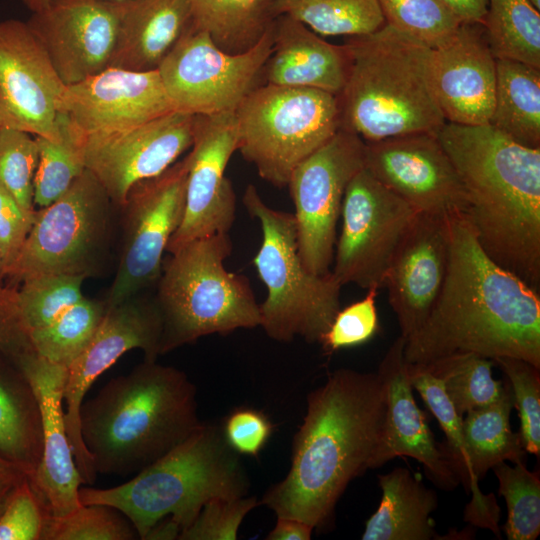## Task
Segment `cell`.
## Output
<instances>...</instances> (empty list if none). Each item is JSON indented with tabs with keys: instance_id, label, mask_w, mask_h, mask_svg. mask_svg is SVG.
Masks as SVG:
<instances>
[{
	"instance_id": "obj_1",
	"label": "cell",
	"mask_w": 540,
	"mask_h": 540,
	"mask_svg": "<svg viewBox=\"0 0 540 540\" xmlns=\"http://www.w3.org/2000/svg\"><path fill=\"white\" fill-rule=\"evenodd\" d=\"M447 273L404 358L426 365L461 353L513 357L540 368V293L495 263L464 215L449 217Z\"/></svg>"
},
{
	"instance_id": "obj_2",
	"label": "cell",
	"mask_w": 540,
	"mask_h": 540,
	"mask_svg": "<svg viewBox=\"0 0 540 540\" xmlns=\"http://www.w3.org/2000/svg\"><path fill=\"white\" fill-rule=\"evenodd\" d=\"M386 402L379 374L348 368L332 372L307 396L303 423L293 438L291 467L260 504L276 516L322 529L356 477L371 469Z\"/></svg>"
},
{
	"instance_id": "obj_3",
	"label": "cell",
	"mask_w": 540,
	"mask_h": 540,
	"mask_svg": "<svg viewBox=\"0 0 540 540\" xmlns=\"http://www.w3.org/2000/svg\"><path fill=\"white\" fill-rule=\"evenodd\" d=\"M437 137L467 192L464 217L480 246L540 293V148L490 124L445 122Z\"/></svg>"
},
{
	"instance_id": "obj_4",
	"label": "cell",
	"mask_w": 540,
	"mask_h": 540,
	"mask_svg": "<svg viewBox=\"0 0 540 540\" xmlns=\"http://www.w3.org/2000/svg\"><path fill=\"white\" fill-rule=\"evenodd\" d=\"M197 390L172 366L144 360L80 408V434L96 473L137 474L200 424Z\"/></svg>"
},
{
	"instance_id": "obj_5",
	"label": "cell",
	"mask_w": 540,
	"mask_h": 540,
	"mask_svg": "<svg viewBox=\"0 0 540 540\" xmlns=\"http://www.w3.org/2000/svg\"><path fill=\"white\" fill-rule=\"evenodd\" d=\"M345 45L349 70L338 95L341 128L364 142L438 133L446 120L432 85V48L388 24Z\"/></svg>"
},
{
	"instance_id": "obj_6",
	"label": "cell",
	"mask_w": 540,
	"mask_h": 540,
	"mask_svg": "<svg viewBox=\"0 0 540 540\" xmlns=\"http://www.w3.org/2000/svg\"><path fill=\"white\" fill-rule=\"evenodd\" d=\"M249 486L241 457L227 443L221 424L201 422L184 441L130 481L105 489L80 487L79 499L83 505L117 509L145 540L165 518L182 533L207 501L247 496Z\"/></svg>"
},
{
	"instance_id": "obj_7",
	"label": "cell",
	"mask_w": 540,
	"mask_h": 540,
	"mask_svg": "<svg viewBox=\"0 0 540 540\" xmlns=\"http://www.w3.org/2000/svg\"><path fill=\"white\" fill-rule=\"evenodd\" d=\"M229 233L187 242L163 263L156 302L163 329L160 355L211 334L260 326L249 279L224 266L232 253Z\"/></svg>"
},
{
	"instance_id": "obj_8",
	"label": "cell",
	"mask_w": 540,
	"mask_h": 540,
	"mask_svg": "<svg viewBox=\"0 0 540 540\" xmlns=\"http://www.w3.org/2000/svg\"><path fill=\"white\" fill-rule=\"evenodd\" d=\"M242 202L262 230L253 259L267 289L259 304L260 326L276 341L290 342L300 336L308 343H319L341 309L342 285L331 272L319 275L304 266L293 213L268 206L252 184L245 188Z\"/></svg>"
},
{
	"instance_id": "obj_9",
	"label": "cell",
	"mask_w": 540,
	"mask_h": 540,
	"mask_svg": "<svg viewBox=\"0 0 540 540\" xmlns=\"http://www.w3.org/2000/svg\"><path fill=\"white\" fill-rule=\"evenodd\" d=\"M235 115L237 150L262 179L280 188L341 128L338 96L314 88L263 83Z\"/></svg>"
},
{
	"instance_id": "obj_10",
	"label": "cell",
	"mask_w": 540,
	"mask_h": 540,
	"mask_svg": "<svg viewBox=\"0 0 540 540\" xmlns=\"http://www.w3.org/2000/svg\"><path fill=\"white\" fill-rule=\"evenodd\" d=\"M111 200L85 169L51 205L36 210L32 227L7 276L93 275L107 246Z\"/></svg>"
},
{
	"instance_id": "obj_11",
	"label": "cell",
	"mask_w": 540,
	"mask_h": 540,
	"mask_svg": "<svg viewBox=\"0 0 540 540\" xmlns=\"http://www.w3.org/2000/svg\"><path fill=\"white\" fill-rule=\"evenodd\" d=\"M273 27L251 49L229 53L191 23L157 68L173 109L192 115L235 112L262 84Z\"/></svg>"
},
{
	"instance_id": "obj_12",
	"label": "cell",
	"mask_w": 540,
	"mask_h": 540,
	"mask_svg": "<svg viewBox=\"0 0 540 540\" xmlns=\"http://www.w3.org/2000/svg\"><path fill=\"white\" fill-rule=\"evenodd\" d=\"M416 212L362 168L347 186L331 273L342 285L383 286L391 261Z\"/></svg>"
},
{
	"instance_id": "obj_13",
	"label": "cell",
	"mask_w": 540,
	"mask_h": 540,
	"mask_svg": "<svg viewBox=\"0 0 540 540\" xmlns=\"http://www.w3.org/2000/svg\"><path fill=\"white\" fill-rule=\"evenodd\" d=\"M365 142L340 128L290 175L298 251L304 266L325 275L333 263L337 224L348 184L364 168Z\"/></svg>"
},
{
	"instance_id": "obj_14",
	"label": "cell",
	"mask_w": 540,
	"mask_h": 540,
	"mask_svg": "<svg viewBox=\"0 0 540 540\" xmlns=\"http://www.w3.org/2000/svg\"><path fill=\"white\" fill-rule=\"evenodd\" d=\"M186 158L132 187L124 208L125 233L115 278L105 300L117 305L158 281L163 254L184 213Z\"/></svg>"
},
{
	"instance_id": "obj_15",
	"label": "cell",
	"mask_w": 540,
	"mask_h": 540,
	"mask_svg": "<svg viewBox=\"0 0 540 540\" xmlns=\"http://www.w3.org/2000/svg\"><path fill=\"white\" fill-rule=\"evenodd\" d=\"M163 322L156 299L136 295L106 306L91 342L67 368L63 390L64 418L74 460L84 484H93L97 473L80 434V408L93 382L124 353L138 348L144 360L160 355Z\"/></svg>"
},
{
	"instance_id": "obj_16",
	"label": "cell",
	"mask_w": 540,
	"mask_h": 540,
	"mask_svg": "<svg viewBox=\"0 0 540 540\" xmlns=\"http://www.w3.org/2000/svg\"><path fill=\"white\" fill-rule=\"evenodd\" d=\"M195 117L172 111L128 129L86 135L85 168L123 207L134 185L160 175L190 149Z\"/></svg>"
},
{
	"instance_id": "obj_17",
	"label": "cell",
	"mask_w": 540,
	"mask_h": 540,
	"mask_svg": "<svg viewBox=\"0 0 540 540\" xmlns=\"http://www.w3.org/2000/svg\"><path fill=\"white\" fill-rule=\"evenodd\" d=\"M364 168L418 213L467 212V192L435 133L365 142Z\"/></svg>"
},
{
	"instance_id": "obj_18",
	"label": "cell",
	"mask_w": 540,
	"mask_h": 540,
	"mask_svg": "<svg viewBox=\"0 0 540 540\" xmlns=\"http://www.w3.org/2000/svg\"><path fill=\"white\" fill-rule=\"evenodd\" d=\"M193 143L185 157L187 181L182 221L166 251L218 233H229L236 215V195L225 170L237 151L235 112L195 115Z\"/></svg>"
},
{
	"instance_id": "obj_19",
	"label": "cell",
	"mask_w": 540,
	"mask_h": 540,
	"mask_svg": "<svg viewBox=\"0 0 540 540\" xmlns=\"http://www.w3.org/2000/svg\"><path fill=\"white\" fill-rule=\"evenodd\" d=\"M66 88L27 22L0 21L1 127L56 140Z\"/></svg>"
},
{
	"instance_id": "obj_20",
	"label": "cell",
	"mask_w": 540,
	"mask_h": 540,
	"mask_svg": "<svg viewBox=\"0 0 540 540\" xmlns=\"http://www.w3.org/2000/svg\"><path fill=\"white\" fill-rule=\"evenodd\" d=\"M65 85L110 66L118 29V2L50 0L26 21Z\"/></svg>"
},
{
	"instance_id": "obj_21",
	"label": "cell",
	"mask_w": 540,
	"mask_h": 540,
	"mask_svg": "<svg viewBox=\"0 0 540 540\" xmlns=\"http://www.w3.org/2000/svg\"><path fill=\"white\" fill-rule=\"evenodd\" d=\"M172 111L157 69L113 67L67 86L60 109L85 136L135 127Z\"/></svg>"
},
{
	"instance_id": "obj_22",
	"label": "cell",
	"mask_w": 540,
	"mask_h": 540,
	"mask_svg": "<svg viewBox=\"0 0 540 540\" xmlns=\"http://www.w3.org/2000/svg\"><path fill=\"white\" fill-rule=\"evenodd\" d=\"M449 247V217L417 213L383 283L405 339L422 325L440 294Z\"/></svg>"
},
{
	"instance_id": "obj_23",
	"label": "cell",
	"mask_w": 540,
	"mask_h": 540,
	"mask_svg": "<svg viewBox=\"0 0 540 540\" xmlns=\"http://www.w3.org/2000/svg\"><path fill=\"white\" fill-rule=\"evenodd\" d=\"M18 365L32 384L42 421V455L28 479L48 514L61 517L82 505L79 489L84 483L74 460L62 407L67 368L35 352L24 356Z\"/></svg>"
},
{
	"instance_id": "obj_24",
	"label": "cell",
	"mask_w": 540,
	"mask_h": 540,
	"mask_svg": "<svg viewBox=\"0 0 540 540\" xmlns=\"http://www.w3.org/2000/svg\"><path fill=\"white\" fill-rule=\"evenodd\" d=\"M404 346L405 338L400 335L389 347L377 371L384 387L386 411L371 469L396 457H411L422 464L431 481L450 491L460 482L436 443L425 414L415 402Z\"/></svg>"
},
{
	"instance_id": "obj_25",
	"label": "cell",
	"mask_w": 540,
	"mask_h": 540,
	"mask_svg": "<svg viewBox=\"0 0 540 540\" xmlns=\"http://www.w3.org/2000/svg\"><path fill=\"white\" fill-rule=\"evenodd\" d=\"M431 77L446 122L489 124L496 86V58L481 23H461L448 41L432 49Z\"/></svg>"
},
{
	"instance_id": "obj_26",
	"label": "cell",
	"mask_w": 540,
	"mask_h": 540,
	"mask_svg": "<svg viewBox=\"0 0 540 540\" xmlns=\"http://www.w3.org/2000/svg\"><path fill=\"white\" fill-rule=\"evenodd\" d=\"M348 70L345 44H331L287 15L276 18L273 49L263 68L262 84L314 88L338 96Z\"/></svg>"
},
{
	"instance_id": "obj_27",
	"label": "cell",
	"mask_w": 540,
	"mask_h": 540,
	"mask_svg": "<svg viewBox=\"0 0 540 540\" xmlns=\"http://www.w3.org/2000/svg\"><path fill=\"white\" fill-rule=\"evenodd\" d=\"M109 67L156 70L192 23L187 0H120Z\"/></svg>"
},
{
	"instance_id": "obj_28",
	"label": "cell",
	"mask_w": 540,
	"mask_h": 540,
	"mask_svg": "<svg viewBox=\"0 0 540 540\" xmlns=\"http://www.w3.org/2000/svg\"><path fill=\"white\" fill-rule=\"evenodd\" d=\"M382 491L377 510L366 521L363 540L436 539L431 518L437 494L404 467L378 476Z\"/></svg>"
},
{
	"instance_id": "obj_29",
	"label": "cell",
	"mask_w": 540,
	"mask_h": 540,
	"mask_svg": "<svg viewBox=\"0 0 540 540\" xmlns=\"http://www.w3.org/2000/svg\"><path fill=\"white\" fill-rule=\"evenodd\" d=\"M408 378L442 428L446 440L439 444L441 452L455 471L459 482L472 493L464 518L477 525L492 523L500 509L493 494L486 495L475 486L470 475L463 443L462 419L447 396L442 381L424 367L406 362Z\"/></svg>"
},
{
	"instance_id": "obj_30",
	"label": "cell",
	"mask_w": 540,
	"mask_h": 540,
	"mask_svg": "<svg viewBox=\"0 0 540 540\" xmlns=\"http://www.w3.org/2000/svg\"><path fill=\"white\" fill-rule=\"evenodd\" d=\"M43 445L39 402L25 373L0 369V458L28 478L36 471Z\"/></svg>"
},
{
	"instance_id": "obj_31",
	"label": "cell",
	"mask_w": 540,
	"mask_h": 540,
	"mask_svg": "<svg viewBox=\"0 0 540 540\" xmlns=\"http://www.w3.org/2000/svg\"><path fill=\"white\" fill-rule=\"evenodd\" d=\"M489 124L528 148H540V68L496 59V86Z\"/></svg>"
},
{
	"instance_id": "obj_32",
	"label": "cell",
	"mask_w": 540,
	"mask_h": 540,
	"mask_svg": "<svg viewBox=\"0 0 540 540\" xmlns=\"http://www.w3.org/2000/svg\"><path fill=\"white\" fill-rule=\"evenodd\" d=\"M504 383V392L497 401L467 412L462 419L463 443L475 486L498 464L525 460L521 435L510 426L514 407L512 391L508 381Z\"/></svg>"
},
{
	"instance_id": "obj_33",
	"label": "cell",
	"mask_w": 540,
	"mask_h": 540,
	"mask_svg": "<svg viewBox=\"0 0 540 540\" xmlns=\"http://www.w3.org/2000/svg\"><path fill=\"white\" fill-rule=\"evenodd\" d=\"M192 24L229 53L255 46L279 16L276 0H187Z\"/></svg>"
},
{
	"instance_id": "obj_34",
	"label": "cell",
	"mask_w": 540,
	"mask_h": 540,
	"mask_svg": "<svg viewBox=\"0 0 540 540\" xmlns=\"http://www.w3.org/2000/svg\"><path fill=\"white\" fill-rule=\"evenodd\" d=\"M58 138L36 136L39 159L33 181V203L45 208L58 200L86 169L85 135L64 112L56 117Z\"/></svg>"
},
{
	"instance_id": "obj_35",
	"label": "cell",
	"mask_w": 540,
	"mask_h": 540,
	"mask_svg": "<svg viewBox=\"0 0 540 540\" xmlns=\"http://www.w3.org/2000/svg\"><path fill=\"white\" fill-rule=\"evenodd\" d=\"M482 26L496 59L540 68V13L528 0H488Z\"/></svg>"
},
{
	"instance_id": "obj_36",
	"label": "cell",
	"mask_w": 540,
	"mask_h": 540,
	"mask_svg": "<svg viewBox=\"0 0 540 540\" xmlns=\"http://www.w3.org/2000/svg\"><path fill=\"white\" fill-rule=\"evenodd\" d=\"M276 8L324 36H362L386 24L378 0H276Z\"/></svg>"
},
{
	"instance_id": "obj_37",
	"label": "cell",
	"mask_w": 540,
	"mask_h": 540,
	"mask_svg": "<svg viewBox=\"0 0 540 540\" xmlns=\"http://www.w3.org/2000/svg\"><path fill=\"white\" fill-rule=\"evenodd\" d=\"M106 303L82 298L50 324L28 333L40 357L68 368L86 349L105 314Z\"/></svg>"
},
{
	"instance_id": "obj_38",
	"label": "cell",
	"mask_w": 540,
	"mask_h": 540,
	"mask_svg": "<svg viewBox=\"0 0 540 540\" xmlns=\"http://www.w3.org/2000/svg\"><path fill=\"white\" fill-rule=\"evenodd\" d=\"M493 364L484 356L461 353L420 366L442 381L455 410L463 417L467 412L490 405L502 396L505 383L493 378Z\"/></svg>"
},
{
	"instance_id": "obj_39",
	"label": "cell",
	"mask_w": 540,
	"mask_h": 540,
	"mask_svg": "<svg viewBox=\"0 0 540 540\" xmlns=\"http://www.w3.org/2000/svg\"><path fill=\"white\" fill-rule=\"evenodd\" d=\"M82 275L40 274L23 279L13 291L17 318L28 333L54 321L65 310L84 298Z\"/></svg>"
},
{
	"instance_id": "obj_40",
	"label": "cell",
	"mask_w": 540,
	"mask_h": 540,
	"mask_svg": "<svg viewBox=\"0 0 540 540\" xmlns=\"http://www.w3.org/2000/svg\"><path fill=\"white\" fill-rule=\"evenodd\" d=\"M513 464L502 462L492 468L507 505L503 529L508 540H535L540 534L539 472L528 470L522 461Z\"/></svg>"
},
{
	"instance_id": "obj_41",
	"label": "cell",
	"mask_w": 540,
	"mask_h": 540,
	"mask_svg": "<svg viewBox=\"0 0 540 540\" xmlns=\"http://www.w3.org/2000/svg\"><path fill=\"white\" fill-rule=\"evenodd\" d=\"M386 24L436 48L458 30L461 20L443 0H378Z\"/></svg>"
},
{
	"instance_id": "obj_42",
	"label": "cell",
	"mask_w": 540,
	"mask_h": 540,
	"mask_svg": "<svg viewBox=\"0 0 540 540\" xmlns=\"http://www.w3.org/2000/svg\"><path fill=\"white\" fill-rule=\"evenodd\" d=\"M137 537L131 522L117 509L82 504L61 517L48 515L42 540H132Z\"/></svg>"
},
{
	"instance_id": "obj_43",
	"label": "cell",
	"mask_w": 540,
	"mask_h": 540,
	"mask_svg": "<svg viewBox=\"0 0 540 540\" xmlns=\"http://www.w3.org/2000/svg\"><path fill=\"white\" fill-rule=\"evenodd\" d=\"M39 151L29 133L2 127L0 129V182L17 203L34 213L33 181Z\"/></svg>"
},
{
	"instance_id": "obj_44",
	"label": "cell",
	"mask_w": 540,
	"mask_h": 540,
	"mask_svg": "<svg viewBox=\"0 0 540 540\" xmlns=\"http://www.w3.org/2000/svg\"><path fill=\"white\" fill-rule=\"evenodd\" d=\"M506 376L520 419V435L526 453L540 455V368L513 357L492 360Z\"/></svg>"
},
{
	"instance_id": "obj_45",
	"label": "cell",
	"mask_w": 540,
	"mask_h": 540,
	"mask_svg": "<svg viewBox=\"0 0 540 540\" xmlns=\"http://www.w3.org/2000/svg\"><path fill=\"white\" fill-rule=\"evenodd\" d=\"M378 290V287H370L363 299L337 312L319 342L326 353L362 345L377 334L379 330L376 307Z\"/></svg>"
},
{
	"instance_id": "obj_46",
	"label": "cell",
	"mask_w": 540,
	"mask_h": 540,
	"mask_svg": "<svg viewBox=\"0 0 540 540\" xmlns=\"http://www.w3.org/2000/svg\"><path fill=\"white\" fill-rule=\"evenodd\" d=\"M48 515L28 477H24L0 510V540H42Z\"/></svg>"
},
{
	"instance_id": "obj_47",
	"label": "cell",
	"mask_w": 540,
	"mask_h": 540,
	"mask_svg": "<svg viewBox=\"0 0 540 540\" xmlns=\"http://www.w3.org/2000/svg\"><path fill=\"white\" fill-rule=\"evenodd\" d=\"M256 497L213 498L180 534V540H235L245 516L258 505Z\"/></svg>"
},
{
	"instance_id": "obj_48",
	"label": "cell",
	"mask_w": 540,
	"mask_h": 540,
	"mask_svg": "<svg viewBox=\"0 0 540 540\" xmlns=\"http://www.w3.org/2000/svg\"><path fill=\"white\" fill-rule=\"evenodd\" d=\"M221 426L229 446L239 455L252 457L260 454L273 432L269 418L250 407L234 409Z\"/></svg>"
},
{
	"instance_id": "obj_49",
	"label": "cell",
	"mask_w": 540,
	"mask_h": 540,
	"mask_svg": "<svg viewBox=\"0 0 540 540\" xmlns=\"http://www.w3.org/2000/svg\"><path fill=\"white\" fill-rule=\"evenodd\" d=\"M35 215L36 211H25L0 182V254L6 276L19 256Z\"/></svg>"
},
{
	"instance_id": "obj_50",
	"label": "cell",
	"mask_w": 540,
	"mask_h": 540,
	"mask_svg": "<svg viewBox=\"0 0 540 540\" xmlns=\"http://www.w3.org/2000/svg\"><path fill=\"white\" fill-rule=\"evenodd\" d=\"M0 350L12 355L17 362L35 352L29 337L22 328L13 304V291L0 298Z\"/></svg>"
},
{
	"instance_id": "obj_51",
	"label": "cell",
	"mask_w": 540,
	"mask_h": 540,
	"mask_svg": "<svg viewBox=\"0 0 540 540\" xmlns=\"http://www.w3.org/2000/svg\"><path fill=\"white\" fill-rule=\"evenodd\" d=\"M314 528L296 518L277 516L274 528L265 537L267 540H310Z\"/></svg>"
},
{
	"instance_id": "obj_52",
	"label": "cell",
	"mask_w": 540,
	"mask_h": 540,
	"mask_svg": "<svg viewBox=\"0 0 540 540\" xmlns=\"http://www.w3.org/2000/svg\"><path fill=\"white\" fill-rule=\"evenodd\" d=\"M463 23H483L488 0H443Z\"/></svg>"
},
{
	"instance_id": "obj_53",
	"label": "cell",
	"mask_w": 540,
	"mask_h": 540,
	"mask_svg": "<svg viewBox=\"0 0 540 540\" xmlns=\"http://www.w3.org/2000/svg\"><path fill=\"white\" fill-rule=\"evenodd\" d=\"M26 477V476H24ZM24 477L20 478H0V510L4 505L6 499L10 495L16 484Z\"/></svg>"
},
{
	"instance_id": "obj_54",
	"label": "cell",
	"mask_w": 540,
	"mask_h": 540,
	"mask_svg": "<svg viewBox=\"0 0 540 540\" xmlns=\"http://www.w3.org/2000/svg\"><path fill=\"white\" fill-rule=\"evenodd\" d=\"M26 476L18 468L0 458V478H20Z\"/></svg>"
},
{
	"instance_id": "obj_55",
	"label": "cell",
	"mask_w": 540,
	"mask_h": 540,
	"mask_svg": "<svg viewBox=\"0 0 540 540\" xmlns=\"http://www.w3.org/2000/svg\"><path fill=\"white\" fill-rule=\"evenodd\" d=\"M20 1L32 13L40 12L46 9L50 4V0H20Z\"/></svg>"
},
{
	"instance_id": "obj_56",
	"label": "cell",
	"mask_w": 540,
	"mask_h": 540,
	"mask_svg": "<svg viewBox=\"0 0 540 540\" xmlns=\"http://www.w3.org/2000/svg\"><path fill=\"white\" fill-rule=\"evenodd\" d=\"M5 276H6V269H5V266H4V263L0 254V298L5 297L9 292V290L2 287V282Z\"/></svg>"
},
{
	"instance_id": "obj_57",
	"label": "cell",
	"mask_w": 540,
	"mask_h": 540,
	"mask_svg": "<svg viewBox=\"0 0 540 540\" xmlns=\"http://www.w3.org/2000/svg\"><path fill=\"white\" fill-rule=\"evenodd\" d=\"M538 11H540V0H528Z\"/></svg>"
},
{
	"instance_id": "obj_58",
	"label": "cell",
	"mask_w": 540,
	"mask_h": 540,
	"mask_svg": "<svg viewBox=\"0 0 540 540\" xmlns=\"http://www.w3.org/2000/svg\"><path fill=\"white\" fill-rule=\"evenodd\" d=\"M106 1H120V0H106Z\"/></svg>"
},
{
	"instance_id": "obj_59",
	"label": "cell",
	"mask_w": 540,
	"mask_h": 540,
	"mask_svg": "<svg viewBox=\"0 0 540 540\" xmlns=\"http://www.w3.org/2000/svg\"><path fill=\"white\" fill-rule=\"evenodd\" d=\"M1 128H2V127H1V125H0V129H1Z\"/></svg>"
}]
</instances>
